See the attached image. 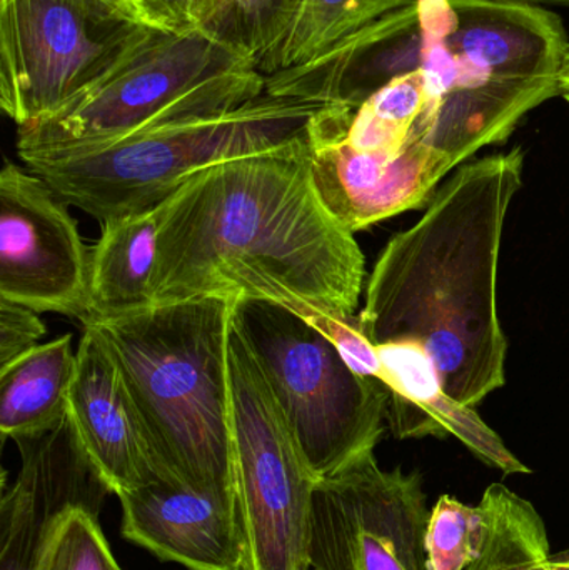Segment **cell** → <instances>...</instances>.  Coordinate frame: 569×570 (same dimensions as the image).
I'll list each match as a JSON object with an SVG mask.
<instances>
[{"instance_id": "6da1fadb", "label": "cell", "mask_w": 569, "mask_h": 570, "mask_svg": "<svg viewBox=\"0 0 569 570\" xmlns=\"http://www.w3.org/2000/svg\"><path fill=\"white\" fill-rule=\"evenodd\" d=\"M316 129L287 146L207 167L160 206L154 305L247 297L296 314L354 315L364 256L314 186Z\"/></svg>"}, {"instance_id": "7a4b0ae2", "label": "cell", "mask_w": 569, "mask_h": 570, "mask_svg": "<svg viewBox=\"0 0 569 570\" xmlns=\"http://www.w3.org/2000/svg\"><path fill=\"white\" fill-rule=\"evenodd\" d=\"M523 164L517 147L461 166L423 217L384 247L357 315L374 345H423L448 394L470 407L503 387L507 377L498 263Z\"/></svg>"}, {"instance_id": "3957f363", "label": "cell", "mask_w": 569, "mask_h": 570, "mask_svg": "<svg viewBox=\"0 0 569 570\" xmlns=\"http://www.w3.org/2000/svg\"><path fill=\"white\" fill-rule=\"evenodd\" d=\"M234 301L193 298L87 324L116 361L163 481L234 491Z\"/></svg>"}, {"instance_id": "277c9868", "label": "cell", "mask_w": 569, "mask_h": 570, "mask_svg": "<svg viewBox=\"0 0 569 570\" xmlns=\"http://www.w3.org/2000/svg\"><path fill=\"white\" fill-rule=\"evenodd\" d=\"M430 102L414 136L454 167L504 142L531 110L560 96L569 47L560 16L498 0H426Z\"/></svg>"}, {"instance_id": "5b68a950", "label": "cell", "mask_w": 569, "mask_h": 570, "mask_svg": "<svg viewBox=\"0 0 569 570\" xmlns=\"http://www.w3.org/2000/svg\"><path fill=\"white\" fill-rule=\"evenodd\" d=\"M266 94L253 62L196 29L159 30L120 69L40 122L17 127L23 164L79 156Z\"/></svg>"}, {"instance_id": "8992f818", "label": "cell", "mask_w": 569, "mask_h": 570, "mask_svg": "<svg viewBox=\"0 0 569 570\" xmlns=\"http://www.w3.org/2000/svg\"><path fill=\"white\" fill-rule=\"evenodd\" d=\"M327 106L263 94L239 109L180 120L79 156L27 163L67 206L100 226L163 206L184 183L224 160L311 136Z\"/></svg>"}, {"instance_id": "52a82bcc", "label": "cell", "mask_w": 569, "mask_h": 570, "mask_svg": "<svg viewBox=\"0 0 569 570\" xmlns=\"http://www.w3.org/2000/svg\"><path fill=\"white\" fill-rule=\"evenodd\" d=\"M233 328L256 361L317 481L341 474L383 438L387 391L276 302L236 297Z\"/></svg>"}, {"instance_id": "ba28073f", "label": "cell", "mask_w": 569, "mask_h": 570, "mask_svg": "<svg viewBox=\"0 0 569 570\" xmlns=\"http://www.w3.org/2000/svg\"><path fill=\"white\" fill-rule=\"evenodd\" d=\"M159 30L110 0H0V107L17 127L46 120Z\"/></svg>"}, {"instance_id": "9c48e42d", "label": "cell", "mask_w": 569, "mask_h": 570, "mask_svg": "<svg viewBox=\"0 0 569 570\" xmlns=\"http://www.w3.org/2000/svg\"><path fill=\"white\" fill-rule=\"evenodd\" d=\"M229 372L234 491L247 544L244 570H311L314 491L320 481L234 328Z\"/></svg>"}, {"instance_id": "30bf717a", "label": "cell", "mask_w": 569, "mask_h": 570, "mask_svg": "<svg viewBox=\"0 0 569 570\" xmlns=\"http://www.w3.org/2000/svg\"><path fill=\"white\" fill-rule=\"evenodd\" d=\"M428 518L421 475L383 471L366 455L317 482L311 570H431Z\"/></svg>"}, {"instance_id": "8fae6325", "label": "cell", "mask_w": 569, "mask_h": 570, "mask_svg": "<svg viewBox=\"0 0 569 570\" xmlns=\"http://www.w3.org/2000/svg\"><path fill=\"white\" fill-rule=\"evenodd\" d=\"M90 256L66 203L30 170L0 173V297L86 321Z\"/></svg>"}, {"instance_id": "7c38bea8", "label": "cell", "mask_w": 569, "mask_h": 570, "mask_svg": "<svg viewBox=\"0 0 569 570\" xmlns=\"http://www.w3.org/2000/svg\"><path fill=\"white\" fill-rule=\"evenodd\" d=\"M20 469L0 501V570H49L63 522L77 508L100 509L109 489L67 414L52 431L13 441Z\"/></svg>"}, {"instance_id": "4fadbf2b", "label": "cell", "mask_w": 569, "mask_h": 570, "mask_svg": "<svg viewBox=\"0 0 569 570\" xmlns=\"http://www.w3.org/2000/svg\"><path fill=\"white\" fill-rule=\"evenodd\" d=\"M354 109L327 106L311 150L314 186L324 206L351 233L423 206L454 169L450 157L424 142L400 153H360L344 140Z\"/></svg>"}, {"instance_id": "5bb4252c", "label": "cell", "mask_w": 569, "mask_h": 570, "mask_svg": "<svg viewBox=\"0 0 569 570\" xmlns=\"http://www.w3.org/2000/svg\"><path fill=\"white\" fill-rule=\"evenodd\" d=\"M122 535L187 570H244L247 544L236 492L150 482L117 495Z\"/></svg>"}, {"instance_id": "9a60e30c", "label": "cell", "mask_w": 569, "mask_h": 570, "mask_svg": "<svg viewBox=\"0 0 569 570\" xmlns=\"http://www.w3.org/2000/svg\"><path fill=\"white\" fill-rule=\"evenodd\" d=\"M428 3L390 13L323 56L266 77V94L356 110L396 77L423 69Z\"/></svg>"}, {"instance_id": "2e32d148", "label": "cell", "mask_w": 569, "mask_h": 570, "mask_svg": "<svg viewBox=\"0 0 569 570\" xmlns=\"http://www.w3.org/2000/svg\"><path fill=\"white\" fill-rule=\"evenodd\" d=\"M69 414L87 458L110 494L163 479L116 361L90 325H84L77 347Z\"/></svg>"}, {"instance_id": "e0dca14e", "label": "cell", "mask_w": 569, "mask_h": 570, "mask_svg": "<svg viewBox=\"0 0 569 570\" xmlns=\"http://www.w3.org/2000/svg\"><path fill=\"white\" fill-rule=\"evenodd\" d=\"M377 381L386 387V421L396 439H460L477 458L504 474H530L474 407L448 394L433 358L413 341L376 345Z\"/></svg>"}, {"instance_id": "ac0fdd59", "label": "cell", "mask_w": 569, "mask_h": 570, "mask_svg": "<svg viewBox=\"0 0 569 570\" xmlns=\"http://www.w3.org/2000/svg\"><path fill=\"white\" fill-rule=\"evenodd\" d=\"M160 207L102 224L90 254L84 325L140 314L153 307L154 263Z\"/></svg>"}, {"instance_id": "d6986e66", "label": "cell", "mask_w": 569, "mask_h": 570, "mask_svg": "<svg viewBox=\"0 0 569 570\" xmlns=\"http://www.w3.org/2000/svg\"><path fill=\"white\" fill-rule=\"evenodd\" d=\"M72 335L39 344L0 367V432L3 439L36 438L69 414L76 375Z\"/></svg>"}, {"instance_id": "ffe728a7", "label": "cell", "mask_w": 569, "mask_h": 570, "mask_svg": "<svg viewBox=\"0 0 569 570\" xmlns=\"http://www.w3.org/2000/svg\"><path fill=\"white\" fill-rule=\"evenodd\" d=\"M420 0H303L293 26L259 66L263 76L311 62L354 33Z\"/></svg>"}, {"instance_id": "44dd1931", "label": "cell", "mask_w": 569, "mask_h": 570, "mask_svg": "<svg viewBox=\"0 0 569 570\" xmlns=\"http://www.w3.org/2000/svg\"><path fill=\"white\" fill-rule=\"evenodd\" d=\"M303 0H190L189 26L259 69L293 26Z\"/></svg>"}, {"instance_id": "7402d4cb", "label": "cell", "mask_w": 569, "mask_h": 570, "mask_svg": "<svg viewBox=\"0 0 569 570\" xmlns=\"http://www.w3.org/2000/svg\"><path fill=\"white\" fill-rule=\"evenodd\" d=\"M428 102L426 70L396 77L351 114L344 140L360 153H400L418 140L414 127Z\"/></svg>"}, {"instance_id": "603a6c76", "label": "cell", "mask_w": 569, "mask_h": 570, "mask_svg": "<svg viewBox=\"0 0 569 570\" xmlns=\"http://www.w3.org/2000/svg\"><path fill=\"white\" fill-rule=\"evenodd\" d=\"M491 528L480 558L468 570H550V542L543 519L531 502L493 484L484 491Z\"/></svg>"}, {"instance_id": "cb8c5ba5", "label": "cell", "mask_w": 569, "mask_h": 570, "mask_svg": "<svg viewBox=\"0 0 569 570\" xmlns=\"http://www.w3.org/2000/svg\"><path fill=\"white\" fill-rule=\"evenodd\" d=\"M491 528V505L487 498L468 505L443 495L430 511L426 524V554L431 570H468L483 552Z\"/></svg>"}, {"instance_id": "d4e9b609", "label": "cell", "mask_w": 569, "mask_h": 570, "mask_svg": "<svg viewBox=\"0 0 569 570\" xmlns=\"http://www.w3.org/2000/svg\"><path fill=\"white\" fill-rule=\"evenodd\" d=\"M97 508H77L63 522L49 570H122L99 524Z\"/></svg>"}, {"instance_id": "484cf974", "label": "cell", "mask_w": 569, "mask_h": 570, "mask_svg": "<svg viewBox=\"0 0 569 570\" xmlns=\"http://www.w3.org/2000/svg\"><path fill=\"white\" fill-rule=\"evenodd\" d=\"M43 335L39 312L0 297V367L32 351Z\"/></svg>"}, {"instance_id": "4316f807", "label": "cell", "mask_w": 569, "mask_h": 570, "mask_svg": "<svg viewBox=\"0 0 569 570\" xmlns=\"http://www.w3.org/2000/svg\"><path fill=\"white\" fill-rule=\"evenodd\" d=\"M190 0H139L137 16L147 26L167 32L189 30Z\"/></svg>"}, {"instance_id": "83f0119b", "label": "cell", "mask_w": 569, "mask_h": 570, "mask_svg": "<svg viewBox=\"0 0 569 570\" xmlns=\"http://www.w3.org/2000/svg\"><path fill=\"white\" fill-rule=\"evenodd\" d=\"M498 2L523 3V6L534 7H563L569 9V0H498Z\"/></svg>"}, {"instance_id": "f1b7e54d", "label": "cell", "mask_w": 569, "mask_h": 570, "mask_svg": "<svg viewBox=\"0 0 569 570\" xmlns=\"http://www.w3.org/2000/svg\"><path fill=\"white\" fill-rule=\"evenodd\" d=\"M560 97H563V99L569 104V47L567 50V57H565L563 67H561Z\"/></svg>"}, {"instance_id": "f546056e", "label": "cell", "mask_w": 569, "mask_h": 570, "mask_svg": "<svg viewBox=\"0 0 569 570\" xmlns=\"http://www.w3.org/2000/svg\"><path fill=\"white\" fill-rule=\"evenodd\" d=\"M548 568L550 570H569V549L560 554L550 556Z\"/></svg>"}, {"instance_id": "4dcf8cb0", "label": "cell", "mask_w": 569, "mask_h": 570, "mask_svg": "<svg viewBox=\"0 0 569 570\" xmlns=\"http://www.w3.org/2000/svg\"><path fill=\"white\" fill-rule=\"evenodd\" d=\"M110 2L117 3V6L122 7V9L129 10L130 13L137 17L136 6H134V0H110ZM139 19V17H137Z\"/></svg>"}, {"instance_id": "1f68e13d", "label": "cell", "mask_w": 569, "mask_h": 570, "mask_svg": "<svg viewBox=\"0 0 569 570\" xmlns=\"http://www.w3.org/2000/svg\"><path fill=\"white\" fill-rule=\"evenodd\" d=\"M134 6H136V12H137V6H139V0H134ZM139 17V16H137Z\"/></svg>"}]
</instances>
